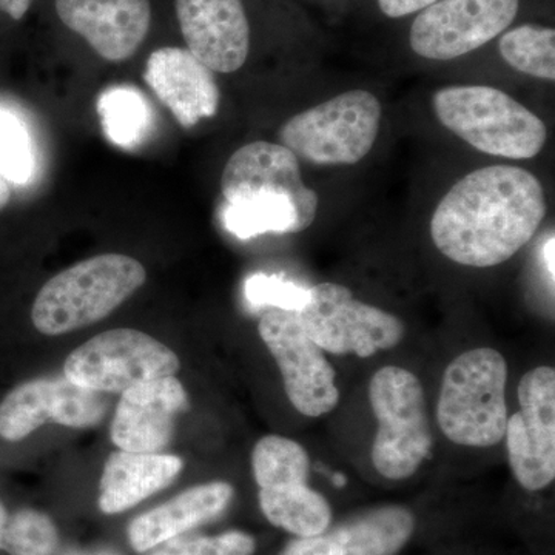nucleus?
Wrapping results in <instances>:
<instances>
[{
    "label": "nucleus",
    "instance_id": "0eeeda50",
    "mask_svg": "<svg viewBox=\"0 0 555 555\" xmlns=\"http://www.w3.org/2000/svg\"><path fill=\"white\" fill-rule=\"evenodd\" d=\"M382 104L375 94L352 90L298 113L278 139L313 166H352L366 158L378 138Z\"/></svg>",
    "mask_w": 555,
    "mask_h": 555
},
{
    "label": "nucleus",
    "instance_id": "ddd939ff",
    "mask_svg": "<svg viewBox=\"0 0 555 555\" xmlns=\"http://www.w3.org/2000/svg\"><path fill=\"white\" fill-rule=\"evenodd\" d=\"M108 404V393L75 385L65 375L30 379L0 403V437L21 441L47 423L94 426L107 414Z\"/></svg>",
    "mask_w": 555,
    "mask_h": 555
},
{
    "label": "nucleus",
    "instance_id": "f8f14e48",
    "mask_svg": "<svg viewBox=\"0 0 555 555\" xmlns=\"http://www.w3.org/2000/svg\"><path fill=\"white\" fill-rule=\"evenodd\" d=\"M517 11L518 0H438L412 24V50L433 61L465 56L505 31Z\"/></svg>",
    "mask_w": 555,
    "mask_h": 555
},
{
    "label": "nucleus",
    "instance_id": "a878e982",
    "mask_svg": "<svg viewBox=\"0 0 555 555\" xmlns=\"http://www.w3.org/2000/svg\"><path fill=\"white\" fill-rule=\"evenodd\" d=\"M35 152L27 127L13 113L0 109V175L17 185L35 173Z\"/></svg>",
    "mask_w": 555,
    "mask_h": 555
},
{
    "label": "nucleus",
    "instance_id": "412c9836",
    "mask_svg": "<svg viewBox=\"0 0 555 555\" xmlns=\"http://www.w3.org/2000/svg\"><path fill=\"white\" fill-rule=\"evenodd\" d=\"M259 506L266 518L298 539L326 531L332 507L309 483H288L259 489Z\"/></svg>",
    "mask_w": 555,
    "mask_h": 555
},
{
    "label": "nucleus",
    "instance_id": "5701e85b",
    "mask_svg": "<svg viewBox=\"0 0 555 555\" xmlns=\"http://www.w3.org/2000/svg\"><path fill=\"white\" fill-rule=\"evenodd\" d=\"M251 469L259 489L288 483H308L310 459L308 451L280 436L261 438L251 452Z\"/></svg>",
    "mask_w": 555,
    "mask_h": 555
},
{
    "label": "nucleus",
    "instance_id": "473e14b6",
    "mask_svg": "<svg viewBox=\"0 0 555 555\" xmlns=\"http://www.w3.org/2000/svg\"><path fill=\"white\" fill-rule=\"evenodd\" d=\"M7 520H9V514H7L5 506L0 503V550H2L3 529H5Z\"/></svg>",
    "mask_w": 555,
    "mask_h": 555
},
{
    "label": "nucleus",
    "instance_id": "cd10ccee",
    "mask_svg": "<svg viewBox=\"0 0 555 555\" xmlns=\"http://www.w3.org/2000/svg\"><path fill=\"white\" fill-rule=\"evenodd\" d=\"M257 543L251 535L241 531L224 532L215 537H182L153 547L149 555H254Z\"/></svg>",
    "mask_w": 555,
    "mask_h": 555
},
{
    "label": "nucleus",
    "instance_id": "b1692460",
    "mask_svg": "<svg viewBox=\"0 0 555 555\" xmlns=\"http://www.w3.org/2000/svg\"><path fill=\"white\" fill-rule=\"evenodd\" d=\"M503 60L525 75L555 79V31L553 28L521 25L500 39Z\"/></svg>",
    "mask_w": 555,
    "mask_h": 555
},
{
    "label": "nucleus",
    "instance_id": "c756f323",
    "mask_svg": "<svg viewBox=\"0 0 555 555\" xmlns=\"http://www.w3.org/2000/svg\"><path fill=\"white\" fill-rule=\"evenodd\" d=\"M33 0H0V10L5 11L14 21H20L30 9Z\"/></svg>",
    "mask_w": 555,
    "mask_h": 555
},
{
    "label": "nucleus",
    "instance_id": "4468645a",
    "mask_svg": "<svg viewBox=\"0 0 555 555\" xmlns=\"http://www.w3.org/2000/svg\"><path fill=\"white\" fill-rule=\"evenodd\" d=\"M188 409V392L175 375L150 379L120 396L109 437L120 451L158 454L169 447L177 416Z\"/></svg>",
    "mask_w": 555,
    "mask_h": 555
},
{
    "label": "nucleus",
    "instance_id": "f3484780",
    "mask_svg": "<svg viewBox=\"0 0 555 555\" xmlns=\"http://www.w3.org/2000/svg\"><path fill=\"white\" fill-rule=\"evenodd\" d=\"M415 531L408 507H375L308 539H295L278 555H398Z\"/></svg>",
    "mask_w": 555,
    "mask_h": 555
},
{
    "label": "nucleus",
    "instance_id": "6e6552de",
    "mask_svg": "<svg viewBox=\"0 0 555 555\" xmlns=\"http://www.w3.org/2000/svg\"><path fill=\"white\" fill-rule=\"evenodd\" d=\"M295 313L310 339L335 356L369 358L393 349L404 338L400 318L360 301L341 284L309 287L308 301Z\"/></svg>",
    "mask_w": 555,
    "mask_h": 555
},
{
    "label": "nucleus",
    "instance_id": "7ed1b4c3",
    "mask_svg": "<svg viewBox=\"0 0 555 555\" xmlns=\"http://www.w3.org/2000/svg\"><path fill=\"white\" fill-rule=\"evenodd\" d=\"M147 280L144 266L126 255H100L51 278L36 297L31 320L40 334H68L118 309Z\"/></svg>",
    "mask_w": 555,
    "mask_h": 555
},
{
    "label": "nucleus",
    "instance_id": "9d476101",
    "mask_svg": "<svg viewBox=\"0 0 555 555\" xmlns=\"http://www.w3.org/2000/svg\"><path fill=\"white\" fill-rule=\"evenodd\" d=\"M258 332L275 358L287 398L299 414L315 418L334 411L339 401L337 374L324 350L299 326L297 313L268 309Z\"/></svg>",
    "mask_w": 555,
    "mask_h": 555
},
{
    "label": "nucleus",
    "instance_id": "6ab92c4d",
    "mask_svg": "<svg viewBox=\"0 0 555 555\" xmlns=\"http://www.w3.org/2000/svg\"><path fill=\"white\" fill-rule=\"evenodd\" d=\"M233 488L225 481L193 486L175 499L134 518L129 526L130 545L147 553L171 539L208 524L228 509Z\"/></svg>",
    "mask_w": 555,
    "mask_h": 555
},
{
    "label": "nucleus",
    "instance_id": "1a4fd4ad",
    "mask_svg": "<svg viewBox=\"0 0 555 555\" xmlns=\"http://www.w3.org/2000/svg\"><path fill=\"white\" fill-rule=\"evenodd\" d=\"M179 358L169 346L144 332L115 328L96 335L69 353L64 375L102 393H124L150 379L173 377Z\"/></svg>",
    "mask_w": 555,
    "mask_h": 555
},
{
    "label": "nucleus",
    "instance_id": "c85d7f7f",
    "mask_svg": "<svg viewBox=\"0 0 555 555\" xmlns=\"http://www.w3.org/2000/svg\"><path fill=\"white\" fill-rule=\"evenodd\" d=\"M438 0H378L379 9L386 16L403 17L416 11L426 10L427 7L434 5Z\"/></svg>",
    "mask_w": 555,
    "mask_h": 555
},
{
    "label": "nucleus",
    "instance_id": "bb28decb",
    "mask_svg": "<svg viewBox=\"0 0 555 555\" xmlns=\"http://www.w3.org/2000/svg\"><path fill=\"white\" fill-rule=\"evenodd\" d=\"M247 301L255 309H280L298 312L309 298V288L281 275L255 273L244 286Z\"/></svg>",
    "mask_w": 555,
    "mask_h": 555
},
{
    "label": "nucleus",
    "instance_id": "dca6fc26",
    "mask_svg": "<svg viewBox=\"0 0 555 555\" xmlns=\"http://www.w3.org/2000/svg\"><path fill=\"white\" fill-rule=\"evenodd\" d=\"M57 16L101 57L129 60L147 38L150 0H56Z\"/></svg>",
    "mask_w": 555,
    "mask_h": 555
},
{
    "label": "nucleus",
    "instance_id": "a211bd4d",
    "mask_svg": "<svg viewBox=\"0 0 555 555\" xmlns=\"http://www.w3.org/2000/svg\"><path fill=\"white\" fill-rule=\"evenodd\" d=\"M144 80L184 129L217 115L219 90L214 72L189 50L166 47L153 51Z\"/></svg>",
    "mask_w": 555,
    "mask_h": 555
},
{
    "label": "nucleus",
    "instance_id": "7c9ffc66",
    "mask_svg": "<svg viewBox=\"0 0 555 555\" xmlns=\"http://www.w3.org/2000/svg\"><path fill=\"white\" fill-rule=\"evenodd\" d=\"M543 254H545V262H546V270L547 273L551 275V281H553L554 286V236H551V240L547 241L545 250H543Z\"/></svg>",
    "mask_w": 555,
    "mask_h": 555
},
{
    "label": "nucleus",
    "instance_id": "f03ea898",
    "mask_svg": "<svg viewBox=\"0 0 555 555\" xmlns=\"http://www.w3.org/2000/svg\"><path fill=\"white\" fill-rule=\"evenodd\" d=\"M221 190L224 228L240 240L302 232L317 218V192L302 181L297 156L281 144L258 141L236 150Z\"/></svg>",
    "mask_w": 555,
    "mask_h": 555
},
{
    "label": "nucleus",
    "instance_id": "20e7f679",
    "mask_svg": "<svg viewBox=\"0 0 555 555\" xmlns=\"http://www.w3.org/2000/svg\"><path fill=\"white\" fill-rule=\"evenodd\" d=\"M507 364L491 347L467 350L449 364L437 420L455 444L491 448L505 438Z\"/></svg>",
    "mask_w": 555,
    "mask_h": 555
},
{
    "label": "nucleus",
    "instance_id": "39448f33",
    "mask_svg": "<svg viewBox=\"0 0 555 555\" xmlns=\"http://www.w3.org/2000/svg\"><path fill=\"white\" fill-rule=\"evenodd\" d=\"M438 120L488 155L532 159L545 147V122L502 90L486 86L447 87L434 96Z\"/></svg>",
    "mask_w": 555,
    "mask_h": 555
},
{
    "label": "nucleus",
    "instance_id": "aec40b11",
    "mask_svg": "<svg viewBox=\"0 0 555 555\" xmlns=\"http://www.w3.org/2000/svg\"><path fill=\"white\" fill-rule=\"evenodd\" d=\"M182 466L177 455L113 452L102 473L100 509L108 516L131 509L173 483Z\"/></svg>",
    "mask_w": 555,
    "mask_h": 555
},
{
    "label": "nucleus",
    "instance_id": "393cba45",
    "mask_svg": "<svg viewBox=\"0 0 555 555\" xmlns=\"http://www.w3.org/2000/svg\"><path fill=\"white\" fill-rule=\"evenodd\" d=\"M60 543L56 526L43 513L21 509L9 516L3 529L2 550L10 555H51Z\"/></svg>",
    "mask_w": 555,
    "mask_h": 555
},
{
    "label": "nucleus",
    "instance_id": "f704fd0d",
    "mask_svg": "<svg viewBox=\"0 0 555 555\" xmlns=\"http://www.w3.org/2000/svg\"><path fill=\"white\" fill-rule=\"evenodd\" d=\"M67 555H118V554L108 553V551H98V553H72V554H67Z\"/></svg>",
    "mask_w": 555,
    "mask_h": 555
},
{
    "label": "nucleus",
    "instance_id": "f257e3e1",
    "mask_svg": "<svg viewBox=\"0 0 555 555\" xmlns=\"http://www.w3.org/2000/svg\"><path fill=\"white\" fill-rule=\"evenodd\" d=\"M546 210L545 190L531 171L485 167L460 179L440 201L430 236L456 264L494 268L534 238Z\"/></svg>",
    "mask_w": 555,
    "mask_h": 555
},
{
    "label": "nucleus",
    "instance_id": "72a5a7b5",
    "mask_svg": "<svg viewBox=\"0 0 555 555\" xmlns=\"http://www.w3.org/2000/svg\"><path fill=\"white\" fill-rule=\"evenodd\" d=\"M332 483L337 486V488H343V486H346L347 480L343 474H335V476L332 477Z\"/></svg>",
    "mask_w": 555,
    "mask_h": 555
},
{
    "label": "nucleus",
    "instance_id": "9b49d317",
    "mask_svg": "<svg viewBox=\"0 0 555 555\" xmlns=\"http://www.w3.org/2000/svg\"><path fill=\"white\" fill-rule=\"evenodd\" d=\"M520 411L507 416L506 447L514 477L528 491H542L555 478V371L542 366L518 385Z\"/></svg>",
    "mask_w": 555,
    "mask_h": 555
},
{
    "label": "nucleus",
    "instance_id": "2eb2a0df",
    "mask_svg": "<svg viewBox=\"0 0 555 555\" xmlns=\"http://www.w3.org/2000/svg\"><path fill=\"white\" fill-rule=\"evenodd\" d=\"M190 53L211 72L235 73L247 61L250 27L241 0H177Z\"/></svg>",
    "mask_w": 555,
    "mask_h": 555
},
{
    "label": "nucleus",
    "instance_id": "2f4dec72",
    "mask_svg": "<svg viewBox=\"0 0 555 555\" xmlns=\"http://www.w3.org/2000/svg\"><path fill=\"white\" fill-rule=\"evenodd\" d=\"M11 199V190L3 179H0V211L9 206Z\"/></svg>",
    "mask_w": 555,
    "mask_h": 555
},
{
    "label": "nucleus",
    "instance_id": "423d86ee",
    "mask_svg": "<svg viewBox=\"0 0 555 555\" xmlns=\"http://www.w3.org/2000/svg\"><path fill=\"white\" fill-rule=\"evenodd\" d=\"M369 400L378 422L372 463L387 480H406L434 447L422 382L406 369L382 367L371 379Z\"/></svg>",
    "mask_w": 555,
    "mask_h": 555
},
{
    "label": "nucleus",
    "instance_id": "4be33fe9",
    "mask_svg": "<svg viewBox=\"0 0 555 555\" xmlns=\"http://www.w3.org/2000/svg\"><path fill=\"white\" fill-rule=\"evenodd\" d=\"M98 115L105 137L120 149L138 147L152 131V107L134 87L105 90L98 100Z\"/></svg>",
    "mask_w": 555,
    "mask_h": 555
}]
</instances>
